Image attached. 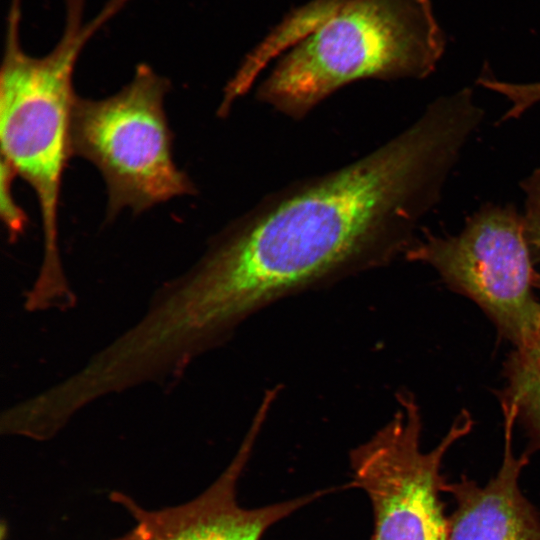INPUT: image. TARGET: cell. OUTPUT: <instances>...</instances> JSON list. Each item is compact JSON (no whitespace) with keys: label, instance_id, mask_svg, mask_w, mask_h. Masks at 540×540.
Masks as SVG:
<instances>
[{"label":"cell","instance_id":"cell-1","mask_svg":"<svg viewBox=\"0 0 540 540\" xmlns=\"http://www.w3.org/2000/svg\"><path fill=\"white\" fill-rule=\"evenodd\" d=\"M466 145L457 119L430 105L369 154L260 205L188 269L202 316L227 336L278 298L405 253Z\"/></svg>","mask_w":540,"mask_h":540},{"label":"cell","instance_id":"cell-2","mask_svg":"<svg viewBox=\"0 0 540 540\" xmlns=\"http://www.w3.org/2000/svg\"><path fill=\"white\" fill-rule=\"evenodd\" d=\"M447 47L432 0H309L275 24L228 82L293 118L305 117L341 87L363 79H424Z\"/></svg>","mask_w":540,"mask_h":540},{"label":"cell","instance_id":"cell-3","mask_svg":"<svg viewBox=\"0 0 540 540\" xmlns=\"http://www.w3.org/2000/svg\"><path fill=\"white\" fill-rule=\"evenodd\" d=\"M130 0H107L85 20L86 0H66L61 38L41 57L20 43L21 0L9 9L0 73L1 159L34 190L42 224L43 257L25 295L34 311L63 310L76 302L59 249V200L70 148L76 93L73 74L85 46Z\"/></svg>","mask_w":540,"mask_h":540},{"label":"cell","instance_id":"cell-4","mask_svg":"<svg viewBox=\"0 0 540 540\" xmlns=\"http://www.w3.org/2000/svg\"><path fill=\"white\" fill-rule=\"evenodd\" d=\"M167 78L140 64L115 94L91 99L76 95L70 123L72 157L93 164L108 195L107 220L128 207L140 214L196 186L173 159V134L164 109Z\"/></svg>","mask_w":540,"mask_h":540},{"label":"cell","instance_id":"cell-5","mask_svg":"<svg viewBox=\"0 0 540 540\" xmlns=\"http://www.w3.org/2000/svg\"><path fill=\"white\" fill-rule=\"evenodd\" d=\"M404 255L435 268L450 287L476 302L516 347L539 332L540 303L532 292L537 271L523 214L513 205L486 204L467 218L459 234L426 232Z\"/></svg>","mask_w":540,"mask_h":540},{"label":"cell","instance_id":"cell-6","mask_svg":"<svg viewBox=\"0 0 540 540\" xmlns=\"http://www.w3.org/2000/svg\"><path fill=\"white\" fill-rule=\"evenodd\" d=\"M398 402L393 418L351 451L352 486L365 491L372 504V540H448L441 464L450 447L470 432L472 418L461 413L440 443L423 452L419 406L408 393H400Z\"/></svg>","mask_w":540,"mask_h":540},{"label":"cell","instance_id":"cell-7","mask_svg":"<svg viewBox=\"0 0 540 540\" xmlns=\"http://www.w3.org/2000/svg\"><path fill=\"white\" fill-rule=\"evenodd\" d=\"M270 404L263 402L232 461L218 478L195 498L175 506L148 509L123 492H111L133 526L110 540H261L278 521L321 497L316 491L258 508L242 507L237 482L248 463Z\"/></svg>","mask_w":540,"mask_h":540},{"label":"cell","instance_id":"cell-8","mask_svg":"<svg viewBox=\"0 0 540 540\" xmlns=\"http://www.w3.org/2000/svg\"><path fill=\"white\" fill-rule=\"evenodd\" d=\"M504 414L505 450L496 475L485 485L465 475L444 485L455 502L448 540H540V516L519 486L528 452L519 457L513 453L516 413Z\"/></svg>","mask_w":540,"mask_h":540},{"label":"cell","instance_id":"cell-9","mask_svg":"<svg viewBox=\"0 0 540 540\" xmlns=\"http://www.w3.org/2000/svg\"><path fill=\"white\" fill-rule=\"evenodd\" d=\"M508 385L502 404L515 408L531 439V450L540 448V330L516 347L507 364Z\"/></svg>","mask_w":540,"mask_h":540},{"label":"cell","instance_id":"cell-10","mask_svg":"<svg viewBox=\"0 0 540 540\" xmlns=\"http://www.w3.org/2000/svg\"><path fill=\"white\" fill-rule=\"evenodd\" d=\"M16 173L11 166L1 159L0 161V216L5 225L10 242H15L24 233L28 217L17 203L12 184Z\"/></svg>","mask_w":540,"mask_h":540},{"label":"cell","instance_id":"cell-11","mask_svg":"<svg viewBox=\"0 0 540 540\" xmlns=\"http://www.w3.org/2000/svg\"><path fill=\"white\" fill-rule=\"evenodd\" d=\"M525 194L523 213L526 238L533 259L540 260V167L520 183Z\"/></svg>","mask_w":540,"mask_h":540},{"label":"cell","instance_id":"cell-12","mask_svg":"<svg viewBox=\"0 0 540 540\" xmlns=\"http://www.w3.org/2000/svg\"><path fill=\"white\" fill-rule=\"evenodd\" d=\"M495 90L510 103L508 110L504 113L506 120L519 118L528 109L540 104V81L515 83L500 80L495 85Z\"/></svg>","mask_w":540,"mask_h":540},{"label":"cell","instance_id":"cell-13","mask_svg":"<svg viewBox=\"0 0 540 540\" xmlns=\"http://www.w3.org/2000/svg\"><path fill=\"white\" fill-rule=\"evenodd\" d=\"M535 286L540 287V273L537 272L536 278H535Z\"/></svg>","mask_w":540,"mask_h":540}]
</instances>
